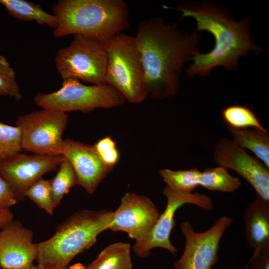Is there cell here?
Wrapping results in <instances>:
<instances>
[{"label":"cell","mask_w":269,"mask_h":269,"mask_svg":"<svg viewBox=\"0 0 269 269\" xmlns=\"http://www.w3.org/2000/svg\"><path fill=\"white\" fill-rule=\"evenodd\" d=\"M66 113L42 109L19 115L15 126L21 133L22 149L35 154L61 155Z\"/></svg>","instance_id":"obj_8"},{"label":"cell","mask_w":269,"mask_h":269,"mask_svg":"<svg viewBox=\"0 0 269 269\" xmlns=\"http://www.w3.org/2000/svg\"><path fill=\"white\" fill-rule=\"evenodd\" d=\"M59 166L56 175L51 180L54 208L59 204L63 196L69 192L70 189L77 185L74 170L69 160L64 156Z\"/></svg>","instance_id":"obj_23"},{"label":"cell","mask_w":269,"mask_h":269,"mask_svg":"<svg viewBox=\"0 0 269 269\" xmlns=\"http://www.w3.org/2000/svg\"><path fill=\"white\" fill-rule=\"evenodd\" d=\"M22 149L21 133L18 127L0 122V158Z\"/></svg>","instance_id":"obj_26"},{"label":"cell","mask_w":269,"mask_h":269,"mask_svg":"<svg viewBox=\"0 0 269 269\" xmlns=\"http://www.w3.org/2000/svg\"><path fill=\"white\" fill-rule=\"evenodd\" d=\"M182 17L194 18L197 31H206L215 39L214 48L207 53L197 52L186 70L189 76H206L212 69L223 66L235 70L238 59L251 51H262L253 40L250 30V18L233 20L219 7L205 3L200 5L178 6Z\"/></svg>","instance_id":"obj_2"},{"label":"cell","mask_w":269,"mask_h":269,"mask_svg":"<svg viewBox=\"0 0 269 269\" xmlns=\"http://www.w3.org/2000/svg\"><path fill=\"white\" fill-rule=\"evenodd\" d=\"M159 215L156 206L149 198L127 193L119 207L113 212L108 229L126 232L136 242L148 234Z\"/></svg>","instance_id":"obj_13"},{"label":"cell","mask_w":269,"mask_h":269,"mask_svg":"<svg viewBox=\"0 0 269 269\" xmlns=\"http://www.w3.org/2000/svg\"><path fill=\"white\" fill-rule=\"evenodd\" d=\"M242 185L240 179L232 176L227 169L219 166L201 172L199 186L211 191L232 193Z\"/></svg>","instance_id":"obj_20"},{"label":"cell","mask_w":269,"mask_h":269,"mask_svg":"<svg viewBox=\"0 0 269 269\" xmlns=\"http://www.w3.org/2000/svg\"><path fill=\"white\" fill-rule=\"evenodd\" d=\"M233 219L224 215L202 232L194 230L188 221L180 224L185 244L183 254L174 263L175 269H212L219 261L218 251L224 234L232 225Z\"/></svg>","instance_id":"obj_10"},{"label":"cell","mask_w":269,"mask_h":269,"mask_svg":"<svg viewBox=\"0 0 269 269\" xmlns=\"http://www.w3.org/2000/svg\"><path fill=\"white\" fill-rule=\"evenodd\" d=\"M17 202L8 183L0 176V207L9 208Z\"/></svg>","instance_id":"obj_29"},{"label":"cell","mask_w":269,"mask_h":269,"mask_svg":"<svg viewBox=\"0 0 269 269\" xmlns=\"http://www.w3.org/2000/svg\"><path fill=\"white\" fill-rule=\"evenodd\" d=\"M57 20L53 35H80L104 42L127 29L129 10L123 0H59L52 6Z\"/></svg>","instance_id":"obj_3"},{"label":"cell","mask_w":269,"mask_h":269,"mask_svg":"<svg viewBox=\"0 0 269 269\" xmlns=\"http://www.w3.org/2000/svg\"><path fill=\"white\" fill-rule=\"evenodd\" d=\"M15 72L6 58L0 54V96L18 101L21 94L15 79Z\"/></svg>","instance_id":"obj_25"},{"label":"cell","mask_w":269,"mask_h":269,"mask_svg":"<svg viewBox=\"0 0 269 269\" xmlns=\"http://www.w3.org/2000/svg\"><path fill=\"white\" fill-rule=\"evenodd\" d=\"M28 269H69L67 267L59 268V267H48L41 264H38L37 265H33Z\"/></svg>","instance_id":"obj_31"},{"label":"cell","mask_w":269,"mask_h":269,"mask_svg":"<svg viewBox=\"0 0 269 269\" xmlns=\"http://www.w3.org/2000/svg\"><path fill=\"white\" fill-rule=\"evenodd\" d=\"M113 211L81 210L57 227L49 239L37 244V260L48 267H67L78 254L88 249L108 229Z\"/></svg>","instance_id":"obj_4"},{"label":"cell","mask_w":269,"mask_h":269,"mask_svg":"<svg viewBox=\"0 0 269 269\" xmlns=\"http://www.w3.org/2000/svg\"><path fill=\"white\" fill-rule=\"evenodd\" d=\"M102 42L107 58V84L131 103L143 102L148 92L135 37L121 32Z\"/></svg>","instance_id":"obj_5"},{"label":"cell","mask_w":269,"mask_h":269,"mask_svg":"<svg viewBox=\"0 0 269 269\" xmlns=\"http://www.w3.org/2000/svg\"><path fill=\"white\" fill-rule=\"evenodd\" d=\"M33 100L42 109L65 113H89L97 108L118 107L126 101L121 93L107 84L88 86L72 78L63 80L61 87L55 92L37 93Z\"/></svg>","instance_id":"obj_6"},{"label":"cell","mask_w":269,"mask_h":269,"mask_svg":"<svg viewBox=\"0 0 269 269\" xmlns=\"http://www.w3.org/2000/svg\"><path fill=\"white\" fill-rule=\"evenodd\" d=\"M221 115L228 128L266 130L254 112L248 107L237 105L229 106L222 110Z\"/></svg>","instance_id":"obj_22"},{"label":"cell","mask_w":269,"mask_h":269,"mask_svg":"<svg viewBox=\"0 0 269 269\" xmlns=\"http://www.w3.org/2000/svg\"><path fill=\"white\" fill-rule=\"evenodd\" d=\"M213 159L219 166L238 173L254 188L257 195L269 201V169L260 159L226 137L217 143Z\"/></svg>","instance_id":"obj_12"},{"label":"cell","mask_w":269,"mask_h":269,"mask_svg":"<svg viewBox=\"0 0 269 269\" xmlns=\"http://www.w3.org/2000/svg\"><path fill=\"white\" fill-rule=\"evenodd\" d=\"M0 4L9 15L18 20L35 21L40 25L46 24L53 29L57 26L56 16L44 11L39 4L24 0H0Z\"/></svg>","instance_id":"obj_18"},{"label":"cell","mask_w":269,"mask_h":269,"mask_svg":"<svg viewBox=\"0 0 269 269\" xmlns=\"http://www.w3.org/2000/svg\"><path fill=\"white\" fill-rule=\"evenodd\" d=\"M163 193L167 200L163 212L159 215L152 229L142 239L135 242L133 249L136 255L145 258L154 248H160L175 255L177 249L170 241V236L175 226L174 216L177 210L185 204L197 206L206 211H211L213 204L211 198L199 193H183L166 186Z\"/></svg>","instance_id":"obj_9"},{"label":"cell","mask_w":269,"mask_h":269,"mask_svg":"<svg viewBox=\"0 0 269 269\" xmlns=\"http://www.w3.org/2000/svg\"><path fill=\"white\" fill-rule=\"evenodd\" d=\"M13 220V216L9 209L0 207V229H3Z\"/></svg>","instance_id":"obj_30"},{"label":"cell","mask_w":269,"mask_h":269,"mask_svg":"<svg viewBox=\"0 0 269 269\" xmlns=\"http://www.w3.org/2000/svg\"><path fill=\"white\" fill-rule=\"evenodd\" d=\"M33 233L17 221H12L0 232V265L3 269H28L37 256Z\"/></svg>","instance_id":"obj_15"},{"label":"cell","mask_w":269,"mask_h":269,"mask_svg":"<svg viewBox=\"0 0 269 269\" xmlns=\"http://www.w3.org/2000/svg\"></svg>","instance_id":"obj_34"},{"label":"cell","mask_w":269,"mask_h":269,"mask_svg":"<svg viewBox=\"0 0 269 269\" xmlns=\"http://www.w3.org/2000/svg\"><path fill=\"white\" fill-rule=\"evenodd\" d=\"M159 173L166 186L176 191L192 193L199 186L201 172L196 167L178 170L166 168Z\"/></svg>","instance_id":"obj_21"},{"label":"cell","mask_w":269,"mask_h":269,"mask_svg":"<svg viewBox=\"0 0 269 269\" xmlns=\"http://www.w3.org/2000/svg\"><path fill=\"white\" fill-rule=\"evenodd\" d=\"M233 141L244 149L252 151L269 169V135L267 130L235 129L228 127Z\"/></svg>","instance_id":"obj_17"},{"label":"cell","mask_w":269,"mask_h":269,"mask_svg":"<svg viewBox=\"0 0 269 269\" xmlns=\"http://www.w3.org/2000/svg\"><path fill=\"white\" fill-rule=\"evenodd\" d=\"M54 61L63 80L72 78L94 85L107 84V58L100 41L74 35L67 46L58 50Z\"/></svg>","instance_id":"obj_7"},{"label":"cell","mask_w":269,"mask_h":269,"mask_svg":"<svg viewBox=\"0 0 269 269\" xmlns=\"http://www.w3.org/2000/svg\"><path fill=\"white\" fill-rule=\"evenodd\" d=\"M248 266L252 269H269V247L254 251Z\"/></svg>","instance_id":"obj_28"},{"label":"cell","mask_w":269,"mask_h":269,"mask_svg":"<svg viewBox=\"0 0 269 269\" xmlns=\"http://www.w3.org/2000/svg\"></svg>","instance_id":"obj_35"},{"label":"cell","mask_w":269,"mask_h":269,"mask_svg":"<svg viewBox=\"0 0 269 269\" xmlns=\"http://www.w3.org/2000/svg\"><path fill=\"white\" fill-rule=\"evenodd\" d=\"M24 196L28 197L49 214H53L54 207L51 180H45L42 177L39 178L28 188Z\"/></svg>","instance_id":"obj_24"},{"label":"cell","mask_w":269,"mask_h":269,"mask_svg":"<svg viewBox=\"0 0 269 269\" xmlns=\"http://www.w3.org/2000/svg\"><path fill=\"white\" fill-rule=\"evenodd\" d=\"M249 269V267H248V265L244 268V269Z\"/></svg>","instance_id":"obj_33"},{"label":"cell","mask_w":269,"mask_h":269,"mask_svg":"<svg viewBox=\"0 0 269 269\" xmlns=\"http://www.w3.org/2000/svg\"><path fill=\"white\" fill-rule=\"evenodd\" d=\"M245 238L254 251L269 247V201L256 195L244 214Z\"/></svg>","instance_id":"obj_16"},{"label":"cell","mask_w":269,"mask_h":269,"mask_svg":"<svg viewBox=\"0 0 269 269\" xmlns=\"http://www.w3.org/2000/svg\"><path fill=\"white\" fill-rule=\"evenodd\" d=\"M63 157L16 152L0 158V176L8 183L17 201H21L28 188L59 166Z\"/></svg>","instance_id":"obj_11"},{"label":"cell","mask_w":269,"mask_h":269,"mask_svg":"<svg viewBox=\"0 0 269 269\" xmlns=\"http://www.w3.org/2000/svg\"><path fill=\"white\" fill-rule=\"evenodd\" d=\"M140 53L148 96L163 100L175 95L184 63L198 52L197 31L183 33L160 17L144 19L134 36Z\"/></svg>","instance_id":"obj_1"},{"label":"cell","mask_w":269,"mask_h":269,"mask_svg":"<svg viewBox=\"0 0 269 269\" xmlns=\"http://www.w3.org/2000/svg\"><path fill=\"white\" fill-rule=\"evenodd\" d=\"M85 269H133L130 245L124 242L110 245Z\"/></svg>","instance_id":"obj_19"},{"label":"cell","mask_w":269,"mask_h":269,"mask_svg":"<svg viewBox=\"0 0 269 269\" xmlns=\"http://www.w3.org/2000/svg\"><path fill=\"white\" fill-rule=\"evenodd\" d=\"M94 147L103 163L113 169L119 162L120 153L112 138L110 136L104 137L99 140Z\"/></svg>","instance_id":"obj_27"},{"label":"cell","mask_w":269,"mask_h":269,"mask_svg":"<svg viewBox=\"0 0 269 269\" xmlns=\"http://www.w3.org/2000/svg\"><path fill=\"white\" fill-rule=\"evenodd\" d=\"M68 268L69 269H85L86 267L81 263H77Z\"/></svg>","instance_id":"obj_32"},{"label":"cell","mask_w":269,"mask_h":269,"mask_svg":"<svg viewBox=\"0 0 269 269\" xmlns=\"http://www.w3.org/2000/svg\"><path fill=\"white\" fill-rule=\"evenodd\" d=\"M61 155L72 165L75 172L77 185L89 193H93L101 181L113 168L102 161L94 145L71 139H64Z\"/></svg>","instance_id":"obj_14"}]
</instances>
